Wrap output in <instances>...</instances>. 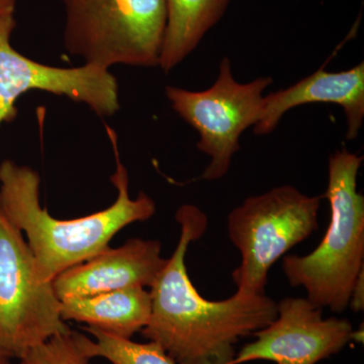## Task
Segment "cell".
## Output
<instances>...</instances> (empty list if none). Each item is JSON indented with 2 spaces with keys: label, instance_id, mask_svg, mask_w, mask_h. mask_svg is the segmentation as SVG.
<instances>
[{
  "label": "cell",
  "instance_id": "cell-1",
  "mask_svg": "<svg viewBox=\"0 0 364 364\" xmlns=\"http://www.w3.org/2000/svg\"><path fill=\"white\" fill-rule=\"evenodd\" d=\"M181 237L150 287L151 315L143 336L156 342L176 364H230L236 345L272 324L277 303L267 294L236 293L223 301L203 298L186 265L191 243L207 231V215L193 205L177 210Z\"/></svg>",
  "mask_w": 364,
  "mask_h": 364
},
{
  "label": "cell",
  "instance_id": "cell-2",
  "mask_svg": "<svg viewBox=\"0 0 364 364\" xmlns=\"http://www.w3.org/2000/svg\"><path fill=\"white\" fill-rule=\"evenodd\" d=\"M117 168L111 176L117 198L111 207L73 220L52 217L41 207L39 173L28 166L6 160L0 164V212L7 221L26 234L35 261V272L42 284L109 247L121 230L135 222L149 220L156 212L154 200L140 193L129 195V176L119 160L116 132L109 127Z\"/></svg>",
  "mask_w": 364,
  "mask_h": 364
},
{
  "label": "cell",
  "instance_id": "cell-3",
  "mask_svg": "<svg viewBox=\"0 0 364 364\" xmlns=\"http://www.w3.org/2000/svg\"><path fill=\"white\" fill-rule=\"evenodd\" d=\"M363 157L337 151L330 156L328 186L331 221L317 248L305 256L289 255L282 269L291 287L306 289V299L320 309L342 313L364 270V196L358 191Z\"/></svg>",
  "mask_w": 364,
  "mask_h": 364
},
{
  "label": "cell",
  "instance_id": "cell-4",
  "mask_svg": "<svg viewBox=\"0 0 364 364\" xmlns=\"http://www.w3.org/2000/svg\"><path fill=\"white\" fill-rule=\"evenodd\" d=\"M67 51L109 68L159 66L166 0H62Z\"/></svg>",
  "mask_w": 364,
  "mask_h": 364
},
{
  "label": "cell",
  "instance_id": "cell-5",
  "mask_svg": "<svg viewBox=\"0 0 364 364\" xmlns=\"http://www.w3.org/2000/svg\"><path fill=\"white\" fill-rule=\"evenodd\" d=\"M322 198L294 186H277L246 198L230 213L228 235L242 257L232 273L236 293L265 294L273 264L318 229Z\"/></svg>",
  "mask_w": 364,
  "mask_h": 364
},
{
  "label": "cell",
  "instance_id": "cell-6",
  "mask_svg": "<svg viewBox=\"0 0 364 364\" xmlns=\"http://www.w3.org/2000/svg\"><path fill=\"white\" fill-rule=\"evenodd\" d=\"M272 77L239 83L232 73L231 62L225 57L219 76L213 86L203 91H191L167 86L165 95L172 109L200 134L196 147L210 157L202 178H223L240 150V136L255 126L263 107V91L272 85Z\"/></svg>",
  "mask_w": 364,
  "mask_h": 364
},
{
  "label": "cell",
  "instance_id": "cell-7",
  "mask_svg": "<svg viewBox=\"0 0 364 364\" xmlns=\"http://www.w3.org/2000/svg\"><path fill=\"white\" fill-rule=\"evenodd\" d=\"M52 282L42 284L23 232L0 212V344L13 358L70 331Z\"/></svg>",
  "mask_w": 364,
  "mask_h": 364
},
{
  "label": "cell",
  "instance_id": "cell-8",
  "mask_svg": "<svg viewBox=\"0 0 364 364\" xmlns=\"http://www.w3.org/2000/svg\"><path fill=\"white\" fill-rule=\"evenodd\" d=\"M14 28V13L0 16V127L14 121L16 100L31 90L64 95L102 117L119 111V85L109 68L87 63L60 68L33 61L11 46Z\"/></svg>",
  "mask_w": 364,
  "mask_h": 364
},
{
  "label": "cell",
  "instance_id": "cell-9",
  "mask_svg": "<svg viewBox=\"0 0 364 364\" xmlns=\"http://www.w3.org/2000/svg\"><path fill=\"white\" fill-rule=\"evenodd\" d=\"M353 327L346 318H323V309L306 298H284L277 303L272 324L254 333L230 364L255 360L277 364H317L338 353L352 340Z\"/></svg>",
  "mask_w": 364,
  "mask_h": 364
},
{
  "label": "cell",
  "instance_id": "cell-10",
  "mask_svg": "<svg viewBox=\"0 0 364 364\" xmlns=\"http://www.w3.org/2000/svg\"><path fill=\"white\" fill-rule=\"evenodd\" d=\"M157 240L130 239L60 273L52 284L60 301L86 298L127 287H151L166 265Z\"/></svg>",
  "mask_w": 364,
  "mask_h": 364
},
{
  "label": "cell",
  "instance_id": "cell-11",
  "mask_svg": "<svg viewBox=\"0 0 364 364\" xmlns=\"http://www.w3.org/2000/svg\"><path fill=\"white\" fill-rule=\"evenodd\" d=\"M324 66L291 87L270 93L263 98L259 119L254 126L256 135L275 130L284 114L299 105H338L347 121V140L358 138L364 119V63L349 70L328 72Z\"/></svg>",
  "mask_w": 364,
  "mask_h": 364
},
{
  "label": "cell",
  "instance_id": "cell-12",
  "mask_svg": "<svg viewBox=\"0 0 364 364\" xmlns=\"http://www.w3.org/2000/svg\"><path fill=\"white\" fill-rule=\"evenodd\" d=\"M64 321L85 323L90 327L119 338L131 339L148 324L151 315L150 291L133 287L61 301Z\"/></svg>",
  "mask_w": 364,
  "mask_h": 364
},
{
  "label": "cell",
  "instance_id": "cell-13",
  "mask_svg": "<svg viewBox=\"0 0 364 364\" xmlns=\"http://www.w3.org/2000/svg\"><path fill=\"white\" fill-rule=\"evenodd\" d=\"M231 0H166L167 26L159 66L176 68L224 16Z\"/></svg>",
  "mask_w": 364,
  "mask_h": 364
},
{
  "label": "cell",
  "instance_id": "cell-14",
  "mask_svg": "<svg viewBox=\"0 0 364 364\" xmlns=\"http://www.w3.org/2000/svg\"><path fill=\"white\" fill-rule=\"evenodd\" d=\"M95 337L91 340L81 333L80 342L88 358H105L112 364H176L156 342L136 343L119 338L97 328H83Z\"/></svg>",
  "mask_w": 364,
  "mask_h": 364
},
{
  "label": "cell",
  "instance_id": "cell-15",
  "mask_svg": "<svg viewBox=\"0 0 364 364\" xmlns=\"http://www.w3.org/2000/svg\"><path fill=\"white\" fill-rule=\"evenodd\" d=\"M80 332L70 331L55 335L36 345L14 364H90V358L83 350Z\"/></svg>",
  "mask_w": 364,
  "mask_h": 364
},
{
  "label": "cell",
  "instance_id": "cell-16",
  "mask_svg": "<svg viewBox=\"0 0 364 364\" xmlns=\"http://www.w3.org/2000/svg\"><path fill=\"white\" fill-rule=\"evenodd\" d=\"M348 306H350L354 312H361L364 309V270L358 275L352 289L350 299Z\"/></svg>",
  "mask_w": 364,
  "mask_h": 364
},
{
  "label": "cell",
  "instance_id": "cell-17",
  "mask_svg": "<svg viewBox=\"0 0 364 364\" xmlns=\"http://www.w3.org/2000/svg\"><path fill=\"white\" fill-rule=\"evenodd\" d=\"M16 0H0V16L6 13H14Z\"/></svg>",
  "mask_w": 364,
  "mask_h": 364
},
{
  "label": "cell",
  "instance_id": "cell-18",
  "mask_svg": "<svg viewBox=\"0 0 364 364\" xmlns=\"http://www.w3.org/2000/svg\"><path fill=\"white\" fill-rule=\"evenodd\" d=\"M13 358L7 353L6 349L0 344V364H14Z\"/></svg>",
  "mask_w": 364,
  "mask_h": 364
}]
</instances>
